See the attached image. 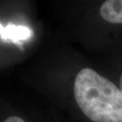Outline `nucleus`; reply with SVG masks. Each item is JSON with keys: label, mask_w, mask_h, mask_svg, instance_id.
Wrapping results in <instances>:
<instances>
[{"label": "nucleus", "mask_w": 122, "mask_h": 122, "mask_svg": "<svg viewBox=\"0 0 122 122\" xmlns=\"http://www.w3.org/2000/svg\"><path fill=\"white\" fill-rule=\"evenodd\" d=\"M120 89H121V90L122 91V75H121V79H120Z\"/></svg>", "instance_id": "20e7f679"}, {"label": "nucleus", "mask_w": 122, "mask_h": 122, "mask_svg": "<svg viewBox=\"0 0 122 122\" xmlns=\"http://www.w3.org/2000/svg\"><path fill=\"white\" fill-rule=\"evenodd\" d=\"M32 36L33 31L29 27L12 21H6L2 13V2H0V68L2 67L4 54L7 49L11 46L21 48Z\"/></svg>", "instance_id": "f03ea898"}, {"label": "nucleus", "mask_w": 122, "mask_h": 122, "mask_svg": "<svg viewBox=\"0 0 122 122\" xmlns=\"http://www.w3.org/2000/svg\"><path fill=\"white\" fill-rule=\"evenodd\" d=\"M103 19L114 24H122V0L105 1L100 7Z\"/></svg>", "instance_id": "7ed1b4c3"}, {"label": "nucleus", "mask_w": 122, "mask_h": 122, "mask_svg": "<svg viewBox=\"0 0 122 122\" xmlns=\"http://www.w3.org/2000/svg\"><path fill=\"white\" fill-rule=\"evenodd\" d=\"M74 96L84 115L93 122H122V91L92 68L77 73Z\"/></svg>", "instance_id": "f257e3e1"}]
</instances>
